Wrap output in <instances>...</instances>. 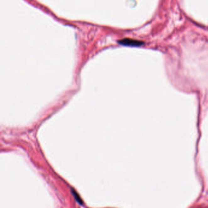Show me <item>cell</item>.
Listing matches in <instances>:
<instances>
[{
	"label": "cell",
	"mask_w": 208,
	"mask_h": 208,
	"mask_svg": "<svg viewBox=\"0 0 208 208\" xmlns=\"http://www.w3.org/2000/svg\"><path fill=\"white\" fill-rule=\"evenodd\" d=\"M118 43L122 45L128 47H140L144 44L143 42L131 39H124L119 41Z\"/></svg>",
	"instance_id": "obj_1"
},
{
	"label": "cell",
	"mask_w": 208,
	"mask_h": 208,
	"mask_svg": "<svg viewBox=\"0 0 208 208\" xmlns=\"http://www.w3.org/2000/svg\"><path fill=\"white\" fill-rule=\"evenodd\" d=\"M76 194V193L74 191H73V194L74 196H75V198H76V199L77 200V201H78V203H79L80 204H81V203H82V201H81V200L79 199L80 198L79 197V196H78L77 194Z\"/></svg>",
	"instance_id": "obj_2"
}]
</instances>
